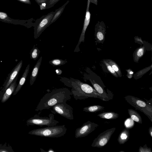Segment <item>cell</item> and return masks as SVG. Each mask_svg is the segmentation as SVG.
I'll return each mask as SVG.
<instances>
[{"label":"cell","instance_id":"1","mask_svg":"<svg viewBox=\"0 0 152 152\" xmlns=\"http://www.w3.org/2000/svg\"><path fill=\"white\" fill-rule=\"evenodd\" d=\"M60 81L66 86L72 88L71 92L76 100H83L88 98H103L95 89L89 85L78 79L70 77H61Z\"/></svg>","mask_w":152,"mask_h":152},{"label":"cell","instance_id":"2","mask_svg":"<svg viewBox=\"0 0 152 152\" xmlns=\"http://www.w3.org/2000/svg\"><path fill=\"white\" fill-rule=\"evenodd\" d=\"M71 91L66 88L53 90L41 99L35 111L48 109L59 103L66 102L71 99Z\"/></svg>","mask_w":152,"mask_h":152},{"label":"cell","instance_id":"3","mask_svg":"<svg viewBox=\"0 0 152 152\" xmlns=\"http://www.w3.org/2000/svg\"><path fill=\"white\" fill-rule=\"evenodd\" d=\"M67 129L64 125L54 126L38 128L29 132L30 134L50 138H58L66 133Z\"/></svg>","mask_w":152,"mask_h":152},{"label":"cell","instance_id":"4","mask_svg":"<svg viewBox=\"0 0 152 152\" xmlns=\"http://www.w3.org/2000/svg\"><path fill=\"white\" fill-rule=\"evenodd\" d=\"M124 98L128 103L136 110L143 112L152 121V105L142 99L131 95L126 96Z\"/></svg>","mask_w":152,"mask_h":152},{"label":"cell","instance_id":"5","mask_svg":"<svg viewBox=\"0 0 152 152\" xmlns=\"http://www.w3.org/2000/svg\"><path fill=\"white\" fill-rule=\"evenodd\" d=\"M26 123L28 126H49L56 125L59 122L54 119V115L52 113L49 114L48 117H40L37 114H35L33 117L28 119Z\"/></svg>","mask_w":152,"mask_h":152},{"label":"cell","instance_id":"6","mask_svg":"<svg viewBox=\"0 0 152 152\" xmlns=\"http://www.w3.org/2000/svg\"><path fill=\"white\" fill-rule=\"evenodd\" d=\"M55 12L56 11L51 12L42 16L34 23L33 26H34V37L35 39L38 38L44 30L48 27V24Z\"/></svg>","mask_w":152,"mask_h":152},{"label":"cell","instance_id":"7","mask_svg":"<svg viewBox=\"0 0 152 152\" xmlns=\"http://www.w3.org/2000/svg\"><path fill=\"white\" fill-rule=\"evenodd\" d=\"M52 107V113L58 114L69 120L73 119V108L66 102L59 103Z\"/></svg>","mask_w":152,"mask_h":152},{"label":"cell","instance_id":"8","mask_svg":"<svg viewBox=\"0 0 152 152\" xmlns=\"http://www.w3.org/2000/svg\"><path fill=\"white\" fill-rule=\"evenodd\" d=\"M115 129V128H112L101 133L94 139L91 146L97 148L104 147L107 143Z\"/></svg>","mask_w":152,"mask_h":152},{"label":"cell","instance_id":"9","mask_svg":"<svg viewBox=\"0 0 152 152\" xmlns=\"http://www.w3.org/2000/svg\"><path fill=\"white\" fill-rule=\"evenodd\" d=\"M99 126L98 124L90 121L84 123L75 130V137L77 138L85 137L94 131Z\"/></svg>","mask_w":152,"mask_h":152},{"label":"cell","instance_id":"10","mask_svg":"<svg viewBox=\"0 0 152 152\" xmlns=\"http://www.w3.org/2000/svg\"><path fill=\"white\" fill-rule=\"evenodd\" d=\"M23 64L22 60L20 61L9 74L7 77L4 83L3 87L0 91V100H1L4 92L8 88L10 84L18 74L21 69Z\"/></svg>","mask_w":152,"mask_h":152},{"label":"cell","instance_id":"11","mask_svg":"<svg viewBox=\"0 0 152 152\" xmlns=\"http://www.w3.org/2000/svg\"><path fill=\"white\" fill-rule=\"evenodd\" d=\"M90 2L89 0H87V7L86 15L84 19L83 26L81 33L78 42L74 50V52H78L80 51L79 46L82 42H84L85 33L87 28L88 26L91 18V14L89 11V7Z\"/></svg>","mask_w":152,"mask_h":152},{"label":"cell","instance_id":"12","mask_svg":"<svg viewBox=\"0 0 152 152\" xmlns=\"http://www.w3.org/2000/svg\"><path fill=\"white\" fill-rule=\"evenodd\" d=\"M29 20H20L10 18L5 12L0 11V21L15 25L24 26L28 28L33 26L34 23Z\"/></svg>","mask_w":152,"mask_h":152},{"label":"cell","instance_id":"13","mask_svg":"<svg viewBox=\"0 0 152 152\" xmlns=\"http://www.w3.org/2000/svg\"><path fill=\"white\" fill-rule=\"evenodd\" d=\"M18 75V74L17 75V76L4 92L1 100L2 103H4L6 102L10 98L12 94L13 93L17 85V80Z\"/></svg>","mask_w":152,"mask_h":152},{"label":"cell","instance_id":"14","mask_svg":"<svg viewBox=\"0 0 152 152\" xmlns=\"http://www.w3.org/2000/svg\"><path fill=\"white\" fill-rule=\"evenodd\" d=\"M105 26L102 21H98L95 26V35L98 40L102 42L104 40Z\"/></svg>","mask_w":152,"mask_h":152},{"label":"cell","instance_id":"15","mask_svg":"<svg viewBox=\"0 0 152 152\" xmlns=\"http://www.w3.org/2000/svg\"><path fill=\"white\" fill-rule=\"evenodd\" d=\"M42 59V56H41L32 70L30 80V84L31 86L33 84L37 77Z\"/></svg>","mask_w":152,"mask_h":152},{"label":"cell","instance_id":"16","mask_svg":"<svg viewBox=\"0 0 152 152\" xmlns=\"http://www.w3.org/2000/svg\"><path fill=\"white\" fill-rule=\"evenodd\" d=\"M29 68L30 64H29L26 67L20 79L18 84L13 93V95H15L20 90L23 86L24 84L29 72Z\"/></svg>","mask_w":152,"mask_h":152},{"label":"cell","instance_id":"17","mask_svg":"<svg viewBox=\"0 0 152 152\" xmlns=\"http://www.w3.org/2000/svg\"><path fill=\"white\" fill-rule=\"evenodd\" d=\"M129 137V129L125 128L120 133L118 138V141L120 145L124 144L128 140Z\"/></svg>","mask_w":152,"mask_h":152},{"label":"cell","instance_id":"18","mask_svg":"<svg viewBox=\"0 0 152 152\" xmlns=\"http://www.w3.org/2000/svg\"><path fill=\"white\" fill-rule=\"evenodd\" d=\"M97 116L102 119L112 120L118 118L119 114L113 112H106L100 113Z\"/></svg>","mask_w":152,"mask_h":152},{"label":"cell","instance_id":"19","mask_svg":"<svg viewBox=\"0 0 152 152\" xmlns=\"http://www.w3.org/2000/svg\"><path fill=\"white\" fill-rule=\"evenodd\" d=\"M128 111L130 118L132 120L137 123L140 124L142 123V118L137 111L132 109H128Z\"/></svg>","mask_w":152,"mask_h":152},{"label":"cell","instance_id":"20","mask_svg":"<svg viewBox=\"0 0 152 152\" xmlns=\"http://www.w3.org/2000/svg\"><path fill=\"white\" fill-rule=\"evenodd\" d=\"M69 1H67L63 5L58 9L55 10L56 12L53 15L52 18L48 24V26L53 23L54 22L61 16L66 6L69 3Z\"/></svg>","mask_w":152,"mask_h":152},{"label":"cell","instance_id":"21","mask_svg":"<svg viewBox=\"0 0 152 152\" xmlns=\"http://www.w3.org/2000/svg\"><path fill=\"white\" fill-rule=\"evenodd\" d=\"M105 107L98 105H94L85 107L83 111L86 112L94 113L104 110Z\"/></svg>","mask_w":152,"mask_h":152},{"label":"cell","instance_id":"22","mask_svg":"<svg viewBox=\"0 0 152 152\" xmlns=\"http://www.w3.org/2000/svg\"><path fill=\"white\" fill-rule=\"evenodd\" d=\"M105 60L111 65L112 67L116 73L118 77H121L122 74L119 67L113 61L110 59H105Z\"/></svg>","mask_w":152,"mask_h":152},{"label":"cell","instance_id":"23","mask_svg":"<svg viewBox=\"0 0 152 152\" xmlns=\"http://www.w3.org/2000/svg\"><path fill=\"white\" fill-rule=\"evenodd\" d=\"M40 52V51L34 45L30 52V58L36 60L38 57Z\"/></svg>","mask_w":152,"mask_h":152},{"label":"cell","instance_id":"24","mask_svg":"<svg viewBox=\"0 0 152 152\" xmlns=\"http://www.w3.org/2000/svg\"><path fill=\"white\" fill-rule=\"evenodd\" d=\"M67 62L66 60L56 58L49 61V63L53 66H58L63 65Z\"/></svg>","mask_w":152,"mask_h":152},{"label":"cell","instance_id":"25","mask_svg":"<svg viewBox=\"0 0 152 152\" xmlns=\"http://www.w3.org/2000/svg\"><path fill=\"white\" fill-rule=\"evenodd\" d=\"M145 50L144 46L137 48L134 56V59L135 61H138L140 58L142 56L145 52Z\"/></svg>","mask_w":152,"mask_h":152},{"label":"cell","instance_id":"26","mask_svg":"<svg viewBox=\"0 0 152 152\" xmlns=\"http://www.w3.org/2000/svg\"><path fill=\"white\" fill-rule=\"evenodd\" d=\"M134 121L130 118H127L125 121L124 125L126 128L130 129L132 128L134 126Z\"/></svg>","mask_w":152,"mask_h":152},{"label":"cell","instance_id":"27","mask_svg":"<svg viewBox=\"0 0 152 152\" xmlns=\"http://www.w3.org/2000/svg\"><path fill=\"white\" fill-rule=\"evenodd\" d=\"M0 152H14L10 145L7 146L6 143L4 145L0 144Z\"/></svg>","mask_w":152,"mask_h":152},{"label":"cell","instance_id":"28","mask_svg":"<svg viewBox=\"0 0 152 152\" xmlns=\"http://www.w3.org/2000/svg\"><path fill=\"white\" fill-rule=\"evenodd\" d=\"M152 68V66L151 65L149 66L148 67H146L145 68L143 69L142 70H141L138 72H137L136 74H135L134 77V78L138 77H140V76H142V75H144L145 73L146 72H147L148 70H149L150 69H151Z\"/></svg>","mask_w":152,"mask_h":152},{"label":"cell","instance_id":"29","mask_svg":"<svg viewBox=\"0 0 152 152\" xmlns=\"http://www.w3.org/2000/svg\"><path fill=\"white\" fill-rule=\"evenodd\" d=\"M103 62L105 64L108 71L113 76L117 77H118L116 73L113 69L111 65L105 60V59L103 61Z\"/></svg>","mask_w":152,"mask_h":152},{"label":"cell","instance_id":"30","mask_svg":"<svg viewBox=\"0 0 152 152\" xmlns=\"http://www.w3.org/2000/svg\"><path fill=\"white\" fill-rule=\"evenodd\" d=\"M60 0H47L46 2V9L53 7L54 5Z\"/></svg>","mask_w":152,"mask_h":152},{"label":"cell","instance_id":"31","mask_svg":"<svg viewBox=\"0 0 152 152\" xmlns=\"http://www.w3.org/2000/svg\"><path fill=\"white\" fill-rule=\"evenodd\" d=\"M139 152H152L151 149L147 147L146 144H145L143 147L140 146L139 148Z\"/></svg>","mask_w":152,"mask_h":152},{"label":"cell","instance_id":"32","mask_svg":"<svg viewBox=\"0 0 152 152\" xmlns=\"http://www.w3.org/2000/svg\"><path fill=\"white\" fill-rule=\"evenodd\" d=\"M127 72V76L128 78H131L132 76L134 73L133 72L131 69H129L126 70Z\"/></svg>","mask_w":152,"mask_h":152},{"label":"cell","instance_id":"33","mask_svg":"<svg viewBox=\"0 0 152 152\" xmlns=\"http://www.w3.org/2000/svg\"><path fill=\"white\" fill-rule=\"evenodd\" d=\"M40 9L41 10H45L46 9V3H42L39 5Z\"/></svg>","mask_w":152,"mask_h":152},{"label":"cell","instance_id":"34","mask_svg":"<svg viewBox=\"0 0 152 152\" xmlns=\"http://www.w3.org/2000/svg\"><path fill=\"white\" fill-rule=\"evenodd\" d=\"M21 2L25 3L26 4H31V3L30 0H17Z\"/></svg>","mask_w":152,"mask_h":152},{"label":"cell","instance_id":"35","mask_svg":"<svg viewBox=\"0 0 152 152\" xmlns=\"http://www.w3.org/2000/svg\"><path fill=\"white\" fill-rule=\"evenodd\" d=\"M39 5L42 3H46L47 0H34Z\"/></svg>","mask_w":152,"mask_h":152},{"label":"cell","instance_id":"36","mask_svg":"<svg viewBox=\"0 0 152 152\" xmlns=\"http://www.w3.org/2000/svg\"><path fill=\"white\" fill-rule=\"evenodd\" d=\"M91 3H93L96 5H97L98 0H89Z\"/></svg>","mask_w":152,"mask_h":152},{"label":"cell","instance_id":"37","mask_svg":"<svg viewBox=\"0 0 152 152\" xmlns=\"http://www.w3.org/2000/svg\"><path fill=\"white\" fill-rule=\"evenodd\" d=\"M148 132L151 136L152 137V126H151L148 129Z\"/></svg>","mask_w":152,"mask_h":152},{"label":"cell","instance_id":"38","mask_svg":"<svg viewBox=\"0 0 152 152\" xmlns=\"http://www.w3.org/2000/svg\"><path fill=\"white\" fill-rule=\"evenodd\" d=\"M47 152H55V151H54L53 149L52 148H50L47 151Z\"/></svg>","mask_w":152,"mask_h":152},{"label":"cell","instance_id":"39","mask_svg":"<svg viewBox=\"0 0 152 152\" xmlns=\"http://www.w3.org/2000/svg\"><path fill=\"white\" fill-rule=\"evenodd\" d=\"M124 152V151H120L119 152Z\"/></svg>","mask_w":152,"mask_h":152}]
</instances>
